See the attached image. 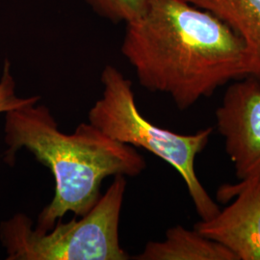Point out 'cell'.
<instances>
[{"label":"cell","instance_id":"obj_8","mask_svg":"<svg viewBox=\"0 0 260 260\" xmlns=\"http://www.w3.org/2000/svg\"><path fill=\"white\" fill-rule=\"evenodd\" d=\"M137 260H237L223 245L202 233L176 225L168 230L162 241H150Z\"/></svg>","mask_w":260,"mask_h":260},{"label":"cell","instance_id":"obj_4","mask_svg":"<svg viewBox=\"0 0 260 260\" xmlns=\"http://www.w3.org/2000/svg\"><path fill=\"white\" fill-rule=\"evenodd\" d=\"M126 180L116 176L90 212L47 231L33 229L19 213L3 222L0 239L8 260H127L120 245L119 223Z\"/></svg>","mask_w":260,"mask_h":260},{"label":"cell","instance_id":"obj_2","mask_svg":"<svg viewBox=\"0 0 260 260\" xmlns=\"http://www.w3.org/2000/svg\"><path fill=\"white\" fill-rule=\"evenodd\" d=\"M5 161L13 165L19 149H26L49 168L55 194L38 219L37 230L47 232L66 214L82 217L101 199L106 177H136L146 161L136 148L112 139L90 122L80 123L67 134L45 105L31 104L5 115Z\"/></svg>","mask_w":260,"mask_h":260},{"label":"cell","instance_id":"obj_1","mask_svg":"<svg viewBox=\"0 0 260 260\" xmlns=\"http://www.w3.org/2000/svg\"><path fill=\"white\" fill-rule=\"evenodd\" d=\"M121 52L144 88L170 95L180 110L249 75L240 36L185 0H155L144 15L125 23Z\"/></svg>","mask_w":260,"mask_h":260},{"label":"cell","instance_id":"obj_3","mask_svg":"<svg viewBox=\"0 0 260 260\" xmlns=\"http://www.w3.org/2000/svg\"><path fill=\"white\" fill-rule=\"evenodd\" d=\"M103 96L89 111V122L112 139L146 149L174 168L185 182L201 220H208L220 207L196 174L197 156L206 148L213 129L179 134L148 121L137 107L132 83L121 72L107 65L102 74Z\"/></svg>","mask_w":260,"mask_h":260},{"label":"cell","instance_id":"obj_6","mask_svg":"<svg viewBox=\"0 0 260 260\" xmlns=\"http://www.w3.org/2000/svg\"><path fill=\"white\" fill-rule=\"evenodd\" d=\"M218 198L235 201L194 229L223 245L237 260H260V177L223 186Z\"/></svg>","mask_w":260,"mask_h":260},{"label":"cell","instance_id":"obj_7","mask_svg":"<svg viewBox=\"0 0 260 260\" xmlns=\"http://www.w3.org/2000/svg\"><path fill=\"white\" fill-rule=\"evenodd\" d=\"M222 19L240 36L249 55V77L260 83V0H185Z\"/></svg>","mask_w":260,"mask_h":260},{"label":"cell","instance_id":"obj_9","mask_svg":"<svg viewBox=\"0 0 260 260\" xmlns=\"http://www.w3.org/2000/svg\"><path fill=\"white\" fill-rule=\"evenodd\" d=\"M101 17L127 23L144 15L155 0H84Z\"/></svg>","mask_w":260,"mask_h":260},{"label":"cell","instance_id":"obj_5","mask_svg":"<svg viewBox=\"0 0 260 260\" xmlns=\"http://www.w3.org/2000/svg\"><path fill=\"white\" fill-rule=\"evenodd\" d=\"M215 116L236 177H260L259 82L248 76L232 84Z\"/></svg>","mask_w":260,"mask_h":260},{"label":"cell","instance_id":"obj_10","mask_svg":"<svg viewBox=\"0 0 260 260\" xmlns=\"http://www.w3.org/2000/svg\"><path fill=\"white\" fill-rule=\"evenodd\" d=\"M40 99L39 95L29 98H19L17 95L16 82L11 72V64L6 60L0 78V113L6 114L7 112L35 104Z\"/></svg>","mask_w":260,"mask_h":260}]
</instances>
